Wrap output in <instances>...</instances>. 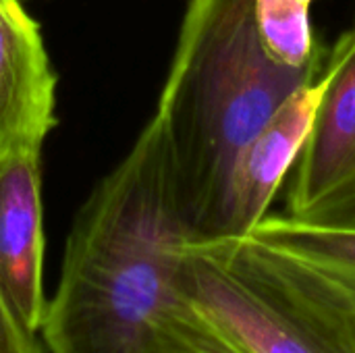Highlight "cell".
Instances as JSON below:
<instances>
[{
  "label": "cell",
  "mask_w": 355,
  "mask_h": 353,
  "mask_svg": "<svg viewBox=\"0 0 355 353\" xmlns=\"http://www.w3.org/2000/svg\"><path fill=\"white\" fill-rule=\"evenodd\" d=\"M304 2H310V4H314V2H316V0H304Z\"/></svg>",
  "instance_id": "cell-12"
},
{
  "label": "cell",
  "mask_w": 355,
  "mask_h": 353,
  "mask_svg": "<svg viewBox=\"0 0 355 353\" xmlns=\"http://www.w3.org/2000/svg\"><path fill=\"white\" fill-rule=\"evenodd\" d=\"M324 62L272 58L258 33L256 0H189L154 119L191 243L229 237L241 152Z\"/></svg>",
  "instance_id": "cell-2"
},
{
  "label": "cell",
  "mask_w": 355,
  "mask_h": 353,
  "mask_svg": "<svg viewBox=\"0 0 355 353\" xmlns=\"http://www.w3.org/2000/svg\"><path fill=\"white\" fill-rule=\"evenodd\" d=\"M355 191V23L329 48L324 89L293 166L285 214L302 218Z\"/></svg>",
  "instance_id": "cell-4"
},
{
  "label": "cell",
  "mask_w": 355,
  "mask_h": 353,
  "mask_svg": "<svg viewBox=\"0 0 355 353\" xmlns=\"http://www.w3.org/2000/svg\"><path fill=\"white\" fill-rule=\"evenodd\" d=\"M189 306L237 353H355V312L250 235L187 243Z\"/></svg>",
  "instance_id": "cell-3"
},
{
  "label": "cell",
  "mask_w": 355,
  "mask_h": 353,
  "mask_svg": "<svg viewBox=\"0 0 355 353\" xmlns=\"http://www.w3.org/2000/svg\"><path fill=\"white\" fill-rule=\"evenodd\" d=\"M302 221L327 225V227H339V229H354L355 231V191L316 208L308 216H302Z\"/></svg>",
  "instance_id": "cell-11"
},
{
  "label": "cell",
  "mask_w": 355,
  "mask_h": 353,
  "mask_svg": "<svg viewBox=\"0 0 355 353\" xmlns=\"http://www.w3.org/2000/svg\"><path fill=\"white\" fill-rule=\"evenodd\" d=\"M187 243L166 144L152 117L73 223L40 327L44 350L156 352L189 306L181 287Z\"/></svg>",
  "instance_id": "cell-1"
},
{
  "label": "cell",
  "mask_w": 355,
  "mask_h": 353,
  "mask_svg": "<svg viewBox=\"0 0 355 353\" xmlns=\"http://www.w3.org/2000/svg\"><path fill=\"white\" fill-rule=\"evenodd\" d=\"M189 304V302H187ZM154 353H237L191 306L160 337Z\"/></svg>",
  "instance_id": "cell-9"
},
{
  "label": "cell",
  "mask_w": 355,
  "mask_h": 353,
  "mask_svg": "<svg viewBox=\"0 0 355 353\" xmlns=\"http://www.w3.org/2000/svg\"><path fill=\"white\" fill-rule=\"evenodd\" d=\"M42 148L0 152V291L33 335H40L44 293Z\"/></svg>",
  "instance_id": "cell-5"
},
{
  "label": "cell",
  "mask_w": 355,
  "mask_h": 353,
  "mask_svg": "<svg viewBox=\"0 0 355 353\" xmlns=\"http://www.w3.org/2000/svg\"><path fill=\"white\" fill-rule=\"evenodd\" d=\"M54 108L56 75L40 25L21 0H0V152L42 148Z\"/></svg>",
  "instance_id": "cell-6"
},
{
  "label": "cell",
  "mask_w": 355,
  "mask_h": 353,
  "mask_svg": "<svg viewBox=\"0 0 355 353\" xmlns=\"http://www.w3.org/2000/svg\"><path fill=\"white\" fill-rule=\"evenodd\" d=\"M324 89V67L272 114L264 129L241 152L231 191L229 237L248 235L270 210V204L295 166Z\"/></svg>",
  "instance_id": "cell-7"
},
{
  "label": "cell",
  "mask_w": 355,
  "mask_h": 353,
  "mask_svg": "<svg viewBox=\"0 0 355 353\" xmlns=\"http://www.w3.org/2000/svg\"><path fill=\"white\" fill-rule=\"evenodd\" d=\"M248 235L291 260L355 312L354 229L316 225L285 212H268Z\"/></svg>",
  "instance_id": "cell-8"
},
{
  "label": "cell",
  "mask_w": 355,
  "mask_h": 353,
  "mask_svg": "<svg viewBox=\"0 0 355 353\" xmlns=\"http://www.w3.org/2000/svg\"><path fill=\"white\" fill-rule=\"evenodd\" d=\"M0 353H44L40 335L29 333L0 291Z\"/></svg>",
  "instance_id": "cell-10"
}]
</instances>
